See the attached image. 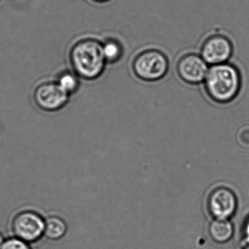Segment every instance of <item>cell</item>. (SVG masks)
I'll return each instance as SVG.
<instances>
[{"mask_svg":"<svg viewBox=\"0 0 249 249\" xmlns=\"http://www.w3.org/2000/svg\"><path fill=\"white\" fill-rule=\"evenodd\" d=\"M136 77L143 81L154 82L166 76L169 62L166 56L156 49L142 51L136 56L132 64Z\"/></svg>","mask_w":249,"mask_h":249,"instance_id":"3","label":"cell"},{"mask_svg":"<svg viewBox=\"0 0 249 249\" xmlns=\"http://www.w3.org/2000/svg\"><path fill=\"white\" fill-rule=\"evenodd\" d=\"M209 206L213 216L218 219H225L235 210V197L232 193L227 190H218L211 196Z\"/></svg>","mask_w":249,"mask_h":249,"instance_id":"8","label":"cell"},{"mask_svg":"<svg viewBox=\"0 0 249 249\" xmlns=\"http://www.w3.org/2000/svg\"><path fill=\"white\" fill-rule=\"evenodd\" d=\"M232 234L231 224L225 219H216L211 223L209 226V235L215 242H226L231 239Z\"/></svg>","mask_w":249,"mask_h":249,"instance_id":"10","label":"cell"},{"mask_svg":"<svg viewBox=\"0 0 249 249\" xmlns=\"http://www.w3.org/2000/svg\"><path fill=\"white\" fill-rule=\"evenodd\" d=\"M246 241L249 245V223L247 225V229H246Z\"/></svg>","mask_w":249,"mask_h":249,"instance_id":"14","label":"cell"},{"mask_svg":"<svg viewBox=\"0 0 249 249\" xmlns=\"http://www.w3.org/2000/svg\"><path fill=\"white\" fill-rule=\"evenodd\" d=\"M232 47L228 39L223 37H212L202 46L201 57L207 64H224L231 57Z\"/></svg>","mask_w":249,"mask_h":249,"instance_id":"7","label":"cell"},{"mask_svg":"<svg viewBox=\"0 0 249 249\" xmlns=\"http://www.w3.org/2000/svg\"><path fill=\"white\" fill-rule=\"evenodd\" d=\"M245 249H249V245L247 246V248H246Z\"/></svg>","mask_w":249,"mask_h":249,"instance_id":"17","label":"cell"},{"mask_svg":"<svg viewBox=\"0 0 249 249\" xmlns=\"http://www.w3.org/2000/svg\"><path fill=\"white\" fill-rule=\"evenodd\" d=\"M103 53L107 63L118 62L124 55V48L119 41L109 39L102 43Z\"/></svg>","mask_w":249,"mask_h":249,"instance_id":"11","label":"cell"},{"mask_svg":"<svg viewBox=\"0 0 249 249\" xmlns=\"http://www.w3.org/2000/svg\"><path fill=\"white\" fill-rule=\"evenodd\" d=\"M70 63L74 73L86 80H95L103 73L107 61L103 45L94 39L76 42L70 54Z\"/></svg>","mask_w":249,"mask_h":249,"instance_id":"1","label":"cell"},{"mask_svg":"<svg viewBox=\"0 0 249 249\" xmlns=\"http://www.w3.org/2000/svg\"><path fill=\"white\" fill-rule=\"evenodd\" d=\"M93 1L98 3H104L107 2V1H109V0H93Z\"/></svg>","mask_w":249,"mask_h":249,"instance_id":"16","label":"cell"},{"mask_svg":"<svg viewBox=\"0 0 249 249\" xmlns=\"http://www.w3.org/2000/svg\"><path fill=\"white\" fill-rule=\"evenodd\" d=\"M79 77L74 72L66 71L60 75L56 82L60 87L70 96L78 90L80 86Z\"/></svg>","mask_w":249,"mask_h":249,"instance_id":"12","label":"cell"},{"mask_svg":"<svg viewBox=\"0 0 249 249\" xmlns=\"http://www.w3.org/2000/svg\"><path fill=\"white\" fill-rule=\"evenodd\" d=\"M33 97L38 108L47 112H55L67 105L70 95L57 82H45L36 87Z\"/></svg>","mask_w":249,"mask_h":249,"instance_id":"5","label":"cell"},{"mask_svg":"<svg viewBox=\"0 0 249 249\" xmlns=\"http://www.w3.org/2000/svg\"><path fill=\"white\" fill-rule=\"evenodd\" d=\"M4 238H3V236L2 235H1V234L0 233V249H1V247H2L3 244H4Z\"/></svg>","mask_w":249,"mask_h":249,"instance_id":"15","label":"cell"},{"mask_svg":"<svg viewBox=\"0 0 249 249\" xmlns=\"http://www.w3.org/2000/svg\"><path fill=\"white\" fill-rule=\"evenodd\" d=\"M205 80L208 94L216 100L225 101L233 97L239 86L238 73L228 64L213 66L209 70Z\"/></svg>","mask_w":249,"mask_h":249,"instance_id":"2","label":"cell"},{"mask_svg":"<svg viewBox=\"0 0 249 249\" xmlns=\"http://www.w3.org/2000/svg\"><path fill=\"white\" fill-rule=\"evenodd\" d=\"M45 219L36 212L25 211L18 213L12 223L15 237L25 242H36L44 235Z\"/></svg>","mask_w":249,"mask_h":249,"instance_id":"4","label":"cell"},{"mask_svg":"<svg viewBox=\"0 0 249 249\" xmlns=\"http://www.w3.org/2000/svg\"><path fill=\"white\" fill-rule=\"evenodd\" d=\"M68 230L67 222L58 216L47 218L45 222L44 236L51 241H58L64 238Z\"/></svg>","mask_w":249,"mask_h":249,"instance_id":"9","label":"cell"},{"mask_svg":"<svg viewBox=\"0 0 249 249\" xmlns=\"http://www.w3.org/2000/svg\"><path fill=\"white\" fill-rule=\"evenodd\" d=\"M177 70L180 78L190 84H197L203 81L209 72L206 61L202 57L194 54H186L181 57Z\"/></svg>","mask_w":249,"mask_h":249,"instance_id":"6","label":"cell"},{"mask_svg":"<svg viewBox=\"0 0 249 249\" xmlns=\"http://www.w3.org/2000/svg\"><path fill=\"white\" fill-rule=\"evenodd\" d=\"M1 249H31V248L28 243L15 237L4 241Z\"/></svg>","mask_w":249,"mask_h":249,"instance_id":"13","label":"cell"}]
</instances>
